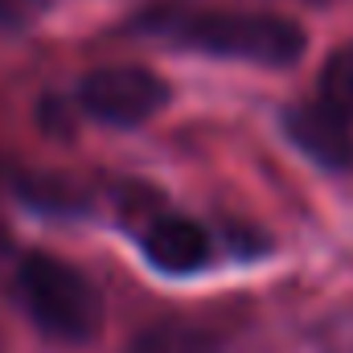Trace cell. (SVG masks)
<instances>
[{
  "mask_svg": "<svg viewBox=\"0 0 353 353\" xmlns=\"http://www.w3.org/2000/svg\"><path fill=\"white\" fill-rule=\"evenodd\" d=\"M144 29L165 33L189 50L214 58H239L259 66H288L304 54V29L275 12H226V8H152Z\"/></svg>",
  "mask_w": 353,
  "mask_h": 353,
  "instance_id": "1",
  "label": "cell"
},
{
  "mask_svg": "<svg viewBox=\"0 0 353 353\" xmlns=\"http://www.w3.org/2000/svg\"><path fill=\"white\" fill-rule=\"evenodd\" d=\"M128 353H222V345L197 329V325H185V321H165V325H152L144 329Z\"/></svg>",
  "mask_w": 353,
  "mask_h": 353,
  "instance_id": "6",
  "label": "cell"
},
{
  "mask_svg": "<svg viewBox=\"0 0 353 353\" xmlns=\"http://www.w3.org/2000/svg\"><path fill=\"white\" fill-rule=\"evenodd\" d=\"M17 288L29 316L58 341H87L103 321V300L94 283L58 255H25L17 267Z\"/></svg>",
  "mask_w": 353,
  "mask_h": 353,
  "instance_id": "2",
  "label": "cell"
},
{
  "mask_svg": "<svg viewBox=\"0 0 353 353\" xmlns=\"http://www.w3.org/2000/svg\"><path fill=\"white\" fill-rule=\"evenodd\" d=\"M144 255L165 275H193L210 263V234L189 218L157 214L144 230Z\"/></svg>",
  "mask_w": 353,
  "mask_h": 353,
  "instance_id": "4",
  "label": "cell"
},
{
  "mask_svg": "<svg viewBox=\"0 0 353 353\" xmlns=\"http://www.w3.org/2000/svg\"><path fill=\"white\" fill-rule=\"evenodd\" d=\"M288 136L300 144V152H308L312 161L329 165V169H341L353 161V136H350V123L337 119L321 99L316 103H296L283 119Z\"/></svg>",
  "mask_w": 353,
  "mask_h": 353,
  "instance_id": "5",
  "label": "cell"
},
{
  "mask_svg": "<svg viewBox=\"0 0 353 353\" xmlns=\"http://www.w3.org/2000/svg\"><path fill=\"white\" fill-rule=\"evenodd\" d=\"M316 99H321L337 119H345L353 128V41L329 54V62H325V70H321V90H316Z\"/></svg>",
  "mask_w": 353,
  "mask_h": 353,
  "instance_id": "7",
  "label": "cell"
},
{
  "mask_svg": "<svg viewBox=\"0 0 353 353\" xmlns=\"http://www.w3.org/2000/svg\"><path fill=\"white\" fill-rule=\"evenodd\" d=\"M37 4H41V0H0V21H4V25L25 21V17H33Z\"/></svg>",
  "mask_w": 353,
  "mask_h": 353,
  "instance_id": "8",
  "label": "cell"
},
{
  "mask_svg": "<svg viewBox=\"0 0 353 353\" xmlns=\"http://www.w3.org/2000/svg\"><path fill=\"white\" fill-rule=\"evenodd\" d=\"M79 103L99 123L136 128V123H148L169 103V87L144 66H103L83 79Z\"/></svg>",
  "mask_w": 353,
  "mask_h": 353,
  "instance_id": "3",
  "label": "cell"
}]
</instances>
